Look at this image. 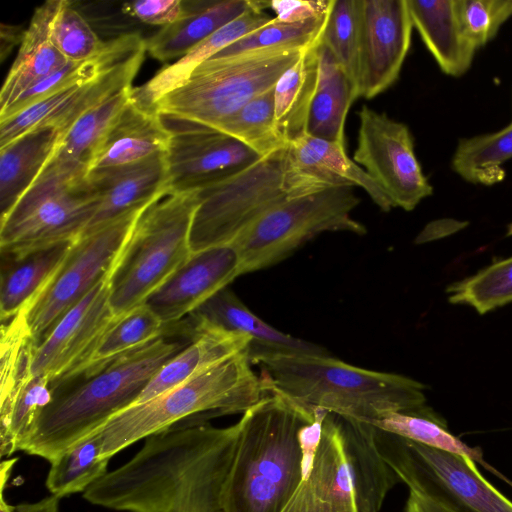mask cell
Listing matches in <instances>:
<instances>
[{"label":"cell","mask_w":512,"mask_h":512,"mask_svg":"<svg viewBox=\"0 0 512 512\" xmlns=\"http://www.w3.org/2000/svg\"><path fill=\"white\" fill-rule=\"evenodd\" d=\"M165 332L168 326L143 303L114 320L69 380L96 372L118 357L164 336Z\"/></svg>","instance_id":"cell-34"},{"label":"cell","mask_w":512,"mask_h":512,"mask_svg":"<svg viewBox=\"0 0 512 512\" xmlns=\"http://www.w3.org/2000/svg\"><path fill=\"white\" fill-rule=\"evenodd\" d=\"M463 226V222L455 221L452 219L436 220L425 226V228L417 236L415 242L417 244H421L437 238H441L445 234H449L450 232L458 230Z\"/></svg>","instance_id":"cell-49"},{"label":"cell","mask_w":512,"mask_h":512,"mask_svg":"<svg viewBox=\"0 0 512 512\" xmlns=\"http://www.w3.org/2000/svg\"><path fill=\"white\" fill-rule=\"evenodd\" d=\"M74 242H62L21 254L1 253L0 315L10 320L44 291Z\"/></svg>","instance_id":"cell-27"},{"label":"cell","mask_w":512,"mask_h":512,"mask_svg":"<svg viewBox=\"0 0 512 512\" xmlns=\"http://www.w3.org/2000/svg\"><path fill=\"white\" fill-rule=\"evenodd\" d=\"M198 190L169 192L150 204L109 276L110 305L119 317L144 303L191 255L190 230Z\"/></svg>","instance_id":"cell-6"},{"label":"cell","mask_w":512,"mask_h":512,"mask_svg":"<svg viewBox=\"0 0 512 512\" xmlns=\"http://www.w3.org/2000/svg\"><path fill=\"white\" fill-rule=\"evenodd\" d=\"M298 139L330 173L349 185L364 189L382 211L389 212L393 208L389 198L377 182L347 156L345 144L313 137L307 133Z\"/></svg>","instance_id":"cell-43"},{"label":"cell","mask_w":512,"mask_h":512,"mask_svg":"<svg viewBox=\"0 0 512 512\" xmlns=\"http://www.w3.org/2000/svg\"><path fill=\"white\" fill-rule=\"evenodd\" d=\"M109 459L102 456V438L95 430L50 462L45 485L59 499L85 492L108 472Z\"/></svg>","instance_id":"cell-36"},{"label":"cell","mask_w":512,"mask_h":512,"mask_svg":"<svg viewBox=\"0 0 512 512\" xmlns=\"http://www.w3.org/2000/svg\"><path fill=\"white\" fill-rule=\"evenodd\" d=\"M337 415V414H336ZM358 512H379L398 476L381 456L375 427L337 415Z\"/></svg>","instance_id":"cell-25"},{"label":"cell","mask_w":512,"mask_h":512,"mask_svg":"<svg viewBox=\"0 0 512 512\" xmlns=\"http://www.w3.org/2000/svg\"><path fill=\"white\" fill-rule=\"evenodd\" d=\"M52 382L44 376L32 377L13 392L1 396L0 455L23 451L42 409L52 400Z\"/></svg>","instance_id":"cell-35"},{"label":"cell","mask_w":512,"mask_h":512,"mask_svg":"<svg viewBox=\"0 0 512 512\" xmlns=\"http://www.w3.org/2000/svg\"><path fill=\"white\" fill-rule=\"evenodd\" d=\"M122 11L139 21L158 26H168L187 13L181 0H142L123 4Z\"/></svg>","instance_id":"cell-46"},{"label":"cell","mask_w":512,"mask_h":512,"mask_svg":"<svg viewBox=\"0 0 512 512\" xmlns=\"http://www.w3.org/2000/svg\"><path fill=\"white\" fill-rule=\"evenodd\" d=\"M464 31L478 50L512 16V0H458Z\"/></svg>","instance_id":"cell-45"},{"label":"cell","mask_w":512,"mask_h":512,"mask_svg":"<svg viewBox=\"0 0 512 512\" xmlns=\"http://www.w3.org/2000/svg\"><path fill=\"white\" fill-rule=\"evenodd\" d=\"M238 433V422L219 428L181 421L145 438L128 462L82 496L123 512H225L223 490Z\"/></svg>","instance_id":"cell-1"},{"label":"cell","mask_w":512,"mask_h":512,"mask_svg":"<svg viewBox=\"0 0 512 512\" xmlns=\"http://www.w3.org/2000/svg\"><path fill=\"white\" fill-rule=\"evenodd\" d=\"M267 387L312 408L371 423L391 412L426 406L425 385L410 377L360 368L329 354H249Z\"/></svg>","instance_id":"cell-3"},{"label":"cell","mask_w":512,"mask_h":512,"mask_svg":"<svg viewBox=\"0 0 512 512\" xmlns=\"http://www.w3.org/2000/svg\"><path fill=\"white\" fill-rule=\"evenodd\" d=\"M254 0L198 2L175 23L146 39V50L156 60L180 59L218 29L248 11Z\"/></svg>","instance_id":"cell-31"},{"label":"cell","mask_w":512,"mask_h":512,"mask_svg":"<svg viewBox=\"0 0 512 512\" xmlns=\"http://www.w3.org/2000/svg\"><path fill=\"white\" fill-rule=\"evenodd\" d=\"M127 88L82 115L62 136L44 168L80 179L87 177L110 127L131 99Z\"/></svg>","instance_id":"cell-29"},{"label":"cell","mask_w":512,"mask_h":512,"mask_svg":"<svg viewBox=\"0 0 512 512\" xmlns=\"http://www.w3.org/2000/svg\"><path fill=\"white\" fill-rule=\"evenodd\" d=\"M161 117L171 133L165 151L170 192L206 188L261 159L245 144L218 130Z\"/></svg>","instance_id":"cell-14"},{"label":"cell","mask_w":512,"mask_h":512,"mask_svg":"<svg viewBox=\"0 0 512 512\" xmlns=\"http://www.w3.org/2000/svg\"><path fill=\"white\" fill-rule=\"evenodd\" d=\"M406 512H459L453 507L409 491Z\"/></svg>","instance_id":"cell-51"},{"label":"cell","mask_w":512,"mask_h":512,"mask_svg":"<svg viewBox=\"0 0 512 512\" xmlns=\"http://www.w3.org/2000/svg\"><path fill=\"white\" fill-rule=\"evenodd\" d=\"M170 136L159 114L130 99L105 136L90 171L138 162L165 152Z\"/></svg>","instance_id":"cell-28"},{"label":"cell","mask_w":512,"mask_h":512,"mask_svg":"<svg viewBox=\"0 0 512 512\" xmlns=\"http://www.w3.org/2000/svg\"><path fill=\"white\" fill-rule=\"evenodd\" d=\"M370 424L404 439L445 452L466 456L497 473L483 459L479 447H470L449 432L446 423L425 406L409 412H391Z\"/></svg>","instance_id":"cell-37"},{"label":"cell","mask_w":512,"mask_h":512,"mask_svg":"<svg viewBox=\"0 0 512 512\" xmlns=\"http://www.w3.org/2000/svg\"><path fill=\"white\" fill-rule=\"evenodd\" d=\"M63 135L54 126H41L0 148V219L31 188Z\"/></svg>","instance_id":"cell-30"},{"label":"cell","mask_w":512,"mask_h":512,"mask_svg":"<svg viewBox=\"0 0 512 512\" xmlns=\"http://www.w3.org/2000/svg\"><path fill=\"white\" fill-rule=\"evenodd\" d=\"M180 325L183 328L208 327L248 335L252 338L249 354H328L326 349L288 335L263 321L228 286L194 309Z\"/></svg>","instance_id":"cell-21"},{"label":"cell","mask_w":512,"mask_h":512,"mask_svg":"<svg viewBox=\"0 0 512 512\" xmlns=\"http://www.w3.org/2000/svg\"><path fill=\"white\" fill-rule=\"evenodd\" d=\"M359 203L353 186H339L275 205L232 243L241 275L279 263L324 232L365 234V226L351 217Z\"/></svg>","instance_id":"cell-8"},{"label":"cell","mask_w":512,"mask_h":512,"mask_svg":"<svg viewBox=\"0 0 512 512\" xmlns=\"http://www.w3.org/2000/svg\"><path fill=\"white\" fill-rule=\"evenodd\" d=\"M329 12L321 17L298 23L278 22L273 17L270 23L244 36L212 58L227 57L261 49L303 50L315 46L321 42Z\"/></svg>","instance_id":"cell-41"},{"label":"cell","mask_w":512,"mask_h":512,"mask_svg":"<svg viewBox=\"0 0 512 512\" xmlns=\"http://www.w3.org/2000/svg\"><path fill=\"white\" fill-rule=\"evenodd\" d=\"M506 235L512 236V223L508 225Z\"/></svg>","instance_id":"cell-54"},{"label":"cell","mask_w":512,"mask_h":512,"mask_svg":"<svg viewBox=\"0 0 512 512\" xmlns=\"http://www.w3.org/2000/svg\"><path fill=\"white\" fill-rule=\"evenodd\" d=\"M452 304H463L485 314L512 302V257L495 261L476 274L447 288Z\"/></svg>","instance_id":"cell-40"},{"label":"cell","mask_w":512,"mask_h":512,"mask_svg":"<svg viewBox=\"0 0 512 512\" xmlns=\"http://www.w3.org/2000/svg\"><path fill=\"white\" fill-rule=\"evenodd\" d=\"M320 43L342 66L359 97V0H332Z\"/></svg>","instance_id":"cell-42"},{"label":"cell","mask_w":512,"mask_h":512,"mask_svg":"<svg viewBox=\"0 0 512 512\" xmlns=\"http://www.w3.org/2000/svg\"><path fill=\"white\" fill-rule=\"evenodd\" d=\"M511 158L512 122L496 132L461 139L451 165L467 182L493 185L504 179L502 165Z\"/></svg>","instance_id":"cell-38"},{"label":"cell","mask_w":512,"mask_h":512,"mask_svg":"<svg viewBox=\"0 0 512 512\" xmlns=\"http://www.w3.org/2000/svg\"><path fill=\"white\" fill-rule=\"evenodd\" d=\"M286 149L198 190L190 230L192 252L232 244L268 210L288 198L283 187Z\"/></svg>","instance_id":"cell-11"},{"label":"cell","mask_w":512,"mask_h":512,"mask_svg":"<svg viewBox=\"0 0 512 512\" xmlns=\"http://www.w3.org/2000/svg\"><path fill=\"white\" fill-rule=\"evenodd\" d=\"M266 388L238 421L223 490L225 512H281L302 481L298 435L313 420L315 408Z\"/></svg>","instance_id":"cell-2"},{"label":"cell","mask_w":512,"mask_h":512,"mask_svg":"<svg viewBox=\"0 0 512 512\" xmlns=\"http://www.w3.org/2000/svg\"><path fill=\"white\" fill-rule=\"evenodd\" d=\"M249 349L224 360L180 385L139 404H133L96 429L102 456L118 452L186 419L243 414L267 393L261 376L252 369Z\"/></svg>","instance_id":"cell-5"},{"label":"cell","mask_w":512,"mask_h":512,"mask_svg":"<svg viewBox=\"0 0 512 512\" xmlns=\"http://www.w3.org/2000/svg\"><path fill=\"white\" fill-rule=\"evenodd\" d=\"M99 204L87 177L71 179L43 169L31 188L0 219V248L21 254L74 242L82 236Z\"/></svg>","instance_id":"cell-10"},{"label":"cell","mask_w":512,"mask_h":512,"mask_svg":"<svg viewBox=\"0 0 512 512\" xmlns=\"http://www.w3.org/2000/svg\"><path fill=\"white\" fill-rule=\"evenodd\" d=\"M52 39L68 62H83L104 49L103 42L69 1L61 4L52 22Z\"/></svg>","instance_id":"cell-44"},{"label":"cell","mask_w":512,"mask_h":512,"mask_svg":"<svg viewBox=\"0 0 512 512\" xmlns=\"http://www.w3.org/2000/svg\"><path fill=\"white\" fill-rule=\"evenodd\" d=\"M87 179L99 204L82 235L129 211L149 206L170 192L165 152L126 165L92 170Z\"/></svg>","instance_id":"cell-19"},{"label":"cell","mask_w":512,"mask_h":512,"mask_svg":"<svg viewBox=\"0 0 512 512\" xmlns=\"http://www.w3.org/2000/svg\"><path fill=\"white\" fill-rule=\"evenodd\" d=\"M147 207L129 211L74 241L48 286L25 309L28 328L37 344L75 304L111 274Z\"/></svg>","instance_id":"cell-12"},{"label":"cell","mask_w":512,"mask_h":512,"mask_svg":"<svg viewBox=\"0 0 512 512\" xmlns=\"http://www.w3.org/2000/svg\"><path fill=\"white\" fill-rule=\"evenodd\" d=\"M319 44L304 50L274 87L275 123L288 144L307 133L309 111L318 83Z\"/></svg>","instance_id":"cell-33"},{"label":"cell","mask_w":512,"mask_h":512,"mask_svg":"<svg viewBox=\"0 0 512 512\" xmlns=\"http://www.w3.org/2000/svg\"><path fill=\"white\" fill-rule=\"evenodd\" d=\"M187 344L165 335L118 357L76 384L53 389L23 452L49 463L77 441L131 406L158 370ZM75 379V378H74Z\"/></svg>","instance_id":"cell-4"},{"label":"cell","mask_w":512,"mask_h":512,"mask_svg":"<svg viewBox=\"0 0 512 512\" xmlns=\"http://www.w3.org/2000/svg\"><path fill=\"white\" fill-rule=\"evenodd\" d=\"M274 87L250 100L216 130L242 142L261 158L287 147L275 123Z\"/></svg>","instance_id":"cell-39"},{"label":"cell","mask_w":512,"mask_h":512,"mask_svg":"<svg viewBox=\"0 0 512 512\" xmlns=\"http://www.w3.org/2000/svg\"><path fill=\"white\" fill-rule=\"evenodd\" d=\"M413 28L407 0H359V97L372 99L395 83Z\"/></svg>","instance_id":"cell-17"},{"label":"cell","mask_w":512,"mask_h":512,"mask_svg":"<svg viewBox=\"0 0 512 512\" xmlns=\"http://www.w3.org/2000/svg\"><path fill=\"white\" fill-rule=\"evenodd\" d=\"M238 276L240 259L234 245L192 252L144 304L164 325H173Z\"/></svg>","instance_id":"cell-18"},{"label":"cell","mask_w":512,"mask_h":512,"mask_svg":"<svg viewBox=\"0 0 512 512\" xmlns=\"http://www.w3.org/2000/svg\"><path fill=\"white\" fill-rule=\"evenodd\" d=\"M267 7L268 1L254 0L253 6L244 14L218 29L176 62L164 66L143 85L132 88L131 101L151 111L158 99L185 82L200 64L270 23L273 17L264 12Z\"/></svg>","instance_id":"cell-22"},{"label":"cell","mask_w":512,"mask_h":512,"mask_svg":"<svg viewBox=\"0 0 512 512\" xmlns=\"http://www.w3.org/2000/svg\"><path fill=\"white\" fill-rule=\"evenodd\" d=\"M407 5L413 27L442 72L466 73L477 49L464 31L458 0H407Z\"/></svg>","instance_id":"cell-24"},{"label":"cell","mask_w":512,"mask_h":512,"mask_svg":"<svg viewBox=\"0 0 512 512\" xmlns=\"http://www.w3.org/2000/svg\"><path fill=\"white\" fill-rule=\"evenodd\" d=\"M60 4L61 0H49L35 9L2 85L0 112L6 110L28 87L68 62L52 39V22Z\"/></svg>","instance_id":"cell-26"},{"label":"cell","mask_w":512,"mask_h":512,"mask_svg":"<svg viewBox=\"0 0 512 512\" xmlns=\"http://www.w3.org/2000/svg\"><path fill=\"white\" fill-rule=\"evenodd\" d=\"M375 442L409 491L459 512H512V501L482 476L469 457L434 449L376 427Z\"/></svg>","instance_id":"cell-9"},{"label":"cell","mask_w":512,"mask_h":512,"mask_svg":"<svg viewBox=\"0 0 512 512\" xmlns=\"http://www.w3.org/2000/svg\"><path fill=\"white\" fill-rule=\"evenodd\" d=\"M332 0H273L268 7L274 19L284 23H298L321 17L331 8Z\"/></svg>","instance_id":"cell-47"},{"label":"cell","mask_w":512,"mask_h":512,"mask_svg":"<svg viewBox=\"0 0 512 512\" xmlns=\"http://www.w3.org/2000/svg\"><path fill=\"white\" fill-rule=\"evenodd\" d=\"M318 64V83L309 111L307 134L345 144V120L357 94L342 66L321 43Z\"/></svg>","instance_id":"cell-32"},{"label":"cell","mask_w":512,"mask_h":512,"mask_svg":"<svg viewBox=\"0 0 512 512\" xmlns=\"http://www.w3.org/2000/svg\"><path fill=\"white\" fill-rule=\"evenodd\" d=\"M329 411L315 408L312 421L305 424L299 431L298 440L302 454V480L310 474L321 443L323 425Z\"/></svg>","instance_id":"cell-48"},{"label":"cell","mask_w":512,"mask_h":512,"mask_svg":"<svg viewBox=\"0 0 512 512\" xmlns=\"http://www.w3.org/2000/svg\"><path fill=\"white\" fill-rule=\"evenodd\" d=\"M59 501V498L51 495L37 502L18 504L15 512H60Z\"/></svg>","instance_id":"cell-52"},{"label":"cell","mask_w":512,"mask_h":512,"mask_svg":"<svg viewBox=\"0 0 512 512\" xmlns=\"http://www.w3.org/2000/svg\"><path fill=\"white\" fill-rule=\"evenodd\" d=\"M406 512V511H405Z\"/></svg>","instance_id":"cell-55"},{"label":"cell","mask_w":512,"mask_h":512,"mask_svg":"<svg viewBox=\"0 0 512 512\" xmlns=\"http://www.w3.org/2000/svg\"><path fill=\"white\" fill-rule=\"evenodd\" d=\"M190 341L152 377L134 404L146 402L196 374L249 349L245 334L208 327L183 328ZM133 405V404H132Z\"/></svg>","instance_id":"cell-23"},{"label":"cell","mask_w":512,"mask_h":512,"mask_svg":"<svg viewBox=\"0 0 512 512\" xmlns=\"http://www.w3.org/2000/svg\"><path fill=\"white\" fill-rule=\"evenodd\" d=\"M281 512H358L336 414H327L312 470Z\"/></svg>","instance_id":"cell-20"},{"label":"cell","mask_w":512,"mask_h":512,"mask_svg":"<svg viewBox=\"0 0 512 512\" xmlns=\"http://www.w3.org/2000/svg\"><path fill=\"white\" fill-rule=\"evenodd\" d=\"M306 49H261L211 58L163 95L151 111L216 130L256 96L273 88Z\"/></svg>","instance_id":"cell-7"},{"label":"cell","mask_w":512,"mask_h":512,"mask_svg":"<svg viewBox=\"0 0 512 512\" xmlns=\"http://www.w3.org/2000/svg\"><path fill=\"white\" fill-rule=\"evenodd\" d=\"M5 484H0V512H15L16 505L9 504L4 498Z\"/></svg>","instance_id":"cell-53"},{"label":"cell","mask_w":512,"mask_h":512,"mask_svg":"<svg viewBox=\"0 0 512 512\" xmlns=\"http://www.w3.org/2000/svg\"><path fill=\"white\" fill-rule=\"evenodd\" d=\"M109 276L75 304L34 348L31 371L53 388L73 377L117 318L110 305Z\"/></svg>","instance_id":"cell-16"},{"label":"cell","mask_w":512,"mask_h":512,"mask_svg":"<svg viewBox=\"0 0 512 512\" xmlns=\"http://www.w3.org/2000/svg\"><path fill=\"white\" fill-rule=\"evenodd\" d=\"M145 42L91 79L74 82L0 121V148L41 126L64 133L86 112L132 87L146 52Z\"/></svg>","instance_id":"cell-15"},{"label":"cell","mask_w":512,"mask_h":512,"mask_svg":"<svg viewBox=\"0 0 512 512\" xmlns=\"http://www.w3.org/2000/svg\"><path fill=\"white\" fill-rule=\"evenodd\" d=\"M25 30L21 25L1 23L0 25V62L3 63L14 47L21 44Z\"/></svg>","instance_id":"cell-50"},{"label":"cell","mask_w":512,"mask_h":512,"mask_svg":"<svg viewBox=\"0 0 512 512\" xmlns=\"http://www.w3.org/2000/svg\"><path fill=\"white\" fill-rule=\"evenodd\" d=\"M353 161L364 167L393 208L413 210L433 193L416 157L409 127L363 105Z\"/></svg>","instance_id":"cell-13"}]
</instances>
